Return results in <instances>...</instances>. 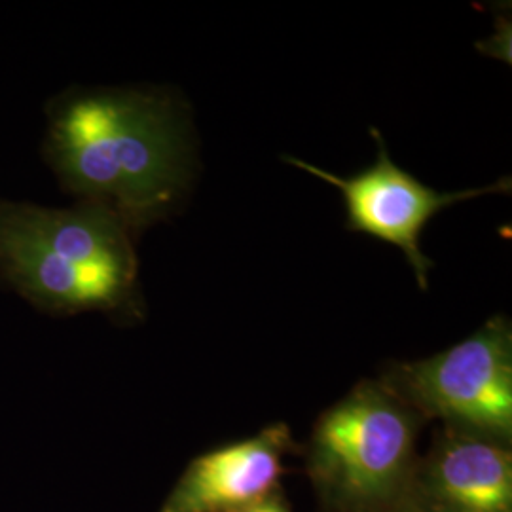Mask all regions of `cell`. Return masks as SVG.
Listing matches in <instances>:
<instances>
[{
  "mask_svg": "<svg viewBox=\"0 0 512 512\" xmlns=\"http://www.w3.org/2000/svg\"><path fill=\"white\" fill-rule=\"evenodd\" d=\"M183 114L141 92L80 93L52 116L48 158L61 183L135 234L164 219L190 181Z\"/></svg>",
  "mask_w": 512,
  "mask_h": 512,
  "instance_id": "6da1fadb",
  "label": "cell"
},
{
  "mask_svg": "<svg viewBox=\"0 0 512 512\" xmlns=\"http://www.w3.org/2000/svg\"><path fill=\"white\" fill-rule=\"evenodd\" d=\"M133 232L112 211L0 203V274L52 313L126 311L137 302Z\"/></svg>",
  "mask_w": 512,
  "mask_h": 512,
  "instance_id": "7a4b0ae2",
  "label": "cell"
},
{
  "mask_svg": "<svg viewBox=\"0 0 512 512\" xmlns=\"http://www.w3.org/2000/svg\"><path fill=\"white\" fill-rule=\"evenodd\" d=\"M423 418L378 380L325 410L308 446V475L327 512H393L414 490Z\"/></svg>",
  "mask_w": 512,
  "mask_h": 512,
  "instance_id": "3957f363",
  "label": "cell"
},
{
  "mask_svg": "<svg viewBox=\"0 0 512 512\" xmlns=\"http://www.w3.org/2000/svg\"><path fill=\"white\" fill-rule=\"evenodd\" d=\"M382 382L423 420L511 446L512 327L503 315L439 355L393 365Z\"/></svg>",
  "mask_w": 512,
  "mask_h": 512,
  "instance_id": "277c9868",
  "label": "cell"
},
{
  "mask_svg": "<svg viewBox=\"0 0 512 512\" xmlns=\"http://www.w3.org/2000/svg\"><path fill=\"white\" fill-rule=\"evenodd\" d=\"M378 143V158L372 167L353 175L338 177L329 171L306 164L298 158H285V162L308 171L313 177L336 186L346 202L348 230L368 234L372 238L391 243L408 258L421 291L429 289V272L433 260L421 253L420 238L423 228L442 209L454 203L467 202L478 196L509 192L511 179L484 188H469L459 192H437L420 183L414 175L393 164L385 147L384 137L372 129Z\"/></svg>",
  "mask_w": 512,
  "mask_h": 512,
  "instance_id": "5b68a950",
  "label": "cell"
},
{
  "mask_svg": "<svg viewBox=\"0 0 512 512\" xmlns=\"http://www.w3.org/2000/svg\"><path fill=\"white\" fill-rule=\"evenodd\" d=\"M294 448L285 423L188 463L160 512H239L279 490L283 459Z\"/></svg>",
  "mask_w": 512,
  "mask_h": 512,
  "instance_id": "8992f818",
  "label": "cell"
},
{
  "mask_svg": "<svg viewBox=\"0 0 512 512\" xmlns=\"http://www.w3.org/2000/svg\"><path fill=\"white\" fill-rule=\"evenodd\" d=\"M414 490L446 512H512L511 446L444 429Z\"/></svg>",
  "mask_w": 512,
  "mask_h": 512,
  "instance_id": "52a82bcc",
  "label": "cell"
},
{
  "mask_svg": "<svg viewBox=\"0 0 512 512\" xmlns=\"http://www.w3.org/2000/svg\"><path fill=\"white\" fill-rule=\"evenodd\" d=\"M239 512H291V509H289L285 497L281 494V490H277L274 494L268 495L266 499H262V501H258L255 505H251V507H247V509Z\"/></svg>",
  "mask_w": 512,
  "mask_h": 512,
  "instance_id": "ba28073f",
  "label": "cell"
},
{
  "mask_svg": "<svg viewBox=\"0 0 512 512\" xmlns=\"http://www.w3.org/2000/svg\"><path fill=\"white\" fill-rule=\"evenodd\" d=\"M393 512H446L437 505H433L431 501L423 499L416 490H412V494L408 495V499L403 505H399Z\"/></svg>",
  "mask_w": 512,
  "mask_h": 512,
  "instance_id": "9c48e42d",
  "label": "cell"
}]
</instances>
